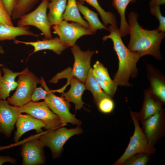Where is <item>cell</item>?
Wrapping results in <instances>:
<instances>
[{"mask_svg": "<svg viewBox=\"0 0 165 165\" xmlns=\"http://www.w3.org/2000/svg\"><path fill=\"white\" fill-rule=\"evenodd\" d=\"M14 145V144H12L10 145L6 146H0V151L8 149L10 148H11L12 147H13Z\"/></svg>", "mask_w": 165, "mask_h": 165, "instance_id": "obj_39", "label": "cell"}, {"mask_svg": "<svg viewBox=\"0 0 165 165\" xmlns=\"http://www.w3.org/2000/svg\"><path fill=\"white\" fill-rule=\"evenodd\" d=\"M4 53V51L2 47V46H0V53L3 54ZM3 65L0 64V67L3 66Z\"/></svg>", "mask_w": 165, "mask_h": 165, "instance_id": "obj_40", "label": "cell"}, {"mask_svg": "<svg viewBox=\"0 0 165 165\" xmlns=\"http://www.w3.org/2000/svg\"><path fill=\"white\" fill-rule=\"evenodd\" d=\"M147 154L139 153L129 157L123 164L124 165H145L148 160Z\"/></svg>", "mask_w": 165, "mask_h": 165, "instance_id": "obj_29", "label": "cell"}, {"mask_svg": "<svg viewBox=\"0 0 165 165\" xmlns=\"http://www.w3.org/2000/svg\"><path fill=\"white\" fill-rule=\"evenodd\" d=\"M82 3L86 2L93 6L100 14L102 20L103 24L107 27L108 24L110 25L117 24V20L115 16L110 12H106L101 6L97 0H79Z\"/></svg>", "mask_w": 165, "mask_h": 165, "instance_id": "obj_26", "label": "cell"}, {"mask_svg": "<svg viewBox=\"0 0 165 165\" xmlns=\"http://www.w3.org/2000/svg\"><path fill=\"white\" fill-rule=\"evenodd\" d=\"M61 79H67L68 80L67 84L71 85L69 90L67 92H63L61 96L68 102L73 103L76 110L81 109L84 104L82 100V96L84 91L86 90L85 83L72 76L67 71L63 72L61 75Z\"/></svg>", "mask_w": 165, "mask_h": 165, "instance_id": "obj_13", "label": "cell"}, {"mask_svg": "<svg viewBox=\"0 0 165 165\" xmlns=\"http://www.w3.org/2000/svg\"><path fill=\"white\" fill-rule=\"evenodd\" d=\"M47 95V92L41 87L35 88L32 95L31 101H38L41 99H44Z\"/></svg>", "mask_w": 165, "mask_h": 165, "instance_id": "obj_35", "label": "cell"}, {"mask_svg": "<svg viewBox=\"0 0 165 165\" xmlns=\"http://www.w3.org/2000/svg\"><path fill=\"white\" fill-rule=\"evenodd\" d=\"M92 71L93 68L91 67L84 83L86 90L91 93L94 101L97 104L102 98L109 96L106 94L101 88L93 76Z\"/></svg>", "mask_w": 165, "mask_h": 165, "instance_id": "obj_24", "label": "cell"}, {"mask_svg": "<svg viewBox=\"0 0 165 165\" xmlns=\"http://www.w3.org/2000/svg\"><path fill=\"white\" fill-rule=\"evenodd\" d=\"M67 0H53L49 2V12L47 17L51 26L55 25L63 20L62 16L65 9Z\"/></svg>", "mask_w": 165, "mask_h": 165, "instance_id": "obj_18", "label": "cell"}, {"mask_svg": "<svg viewBox=\"0 0 165 165\" xmlns=\"http://www.w3.org/2000/svg\"><path fill=\"white\" fill-rule=\"evenodd\" d=\"M49 2V0H42L33 11L23 15L19 19L17 26H34L42 32L45 38H53L51 30V26L49 22L46 13Z\"/></svg>", "mask_w": 165, "mask_h": 165, "instance_id": "obj_7", "label": "cell"}, {"mask_svg": "<svg viewBox=\"0 0 165 165\" xmlns=\"http://www.w3.org/2000/svg\"><path fill=\"white\" fill-rule=\"evenodd\" d=\"M2 70L3 73V75L2 76V79L11 83L15 82V78L19 75L29 71L27 67L21 72H13L12 70L5 67H2Z\"/></svg>", "mask_w": 165, "mask_h": 165, "instance_id": "obj_33", "label": "cell"}, {"mask_svg": "<svg viewBox=\"0 0 165 165\" xmlns=\"http://www.w3.org/2000/svg\"><path fill=\"white\" fill-rule=\"evenodd\" d=\"M109 35L102 37L103 41L111 39L119 60V67L113 80L118 86H129L130 77L135 78L138 74L137 63L141 57L138 54L132 52L124 44L117 24L110 25L108 28Z\"/></svg>", "mask_w": 165, "mask_h": 165, "instance_id": "obj_2", "label": "cell"}, {"mask_svg": "<svg viewBox=\"0 0 165 165\" xmlns=\"http://www.w3.org/2000/svg\"><path fill=\"white\" fill-rule=\"evenodd\" d=\"M20 112L29 114L43 121L46 124L44 129L47 130L56 129L62 127L60 119L48 107L46 102L31 101L21 107Z\"/></svg>", "mask_w": 165, "mask_h": 165, "instance_id": "obj_8", "label": "cell"}, {"mask_svg": "<svg viewBox=\"0 0 165 165\" xmlns=\"http://www.w3.org/2000/svg\"><path fill=\"white\" fill-rule=\"evenodd\" d=\"M49 1H51L53 0H49Z\"/></svg>", "mask_w": 165, "mask_h": 165, "instance_id": "obj_41", "label": "cell"}, {"mask_svg": "<svg viewBox=\"0 0 165 165\" xmlns=\"http://www.w3.org/2000/svg\"><path fill=\"white\" fill-rule=\"evenodd\" d=\"M53 33L59 37L67 48L74 46L77 40L81 37L92 34L89 29L75 22L68 23L63 20L53 26Z\"/></svg>", "mask_w": 165, "mask_h": 165, "instance_id": "obj_10", "label": "cell"}, {"mask_svg": "<svg viewBox=\"0 0 165 165\" xmlns=\"http://www.w3.org/2000/svg\"><path fill=\"white\" fill-rule=\"evenodd\" d=\"M149 72V90L153 95L163 102H165V84L163 78L156 73Z\"/></svg>", "mask_w": 165, "mask_h": 165, "instance_id": "obj_23", "label": "cell"}, {"mask_svg": "<svg viewBox=\"0 0 165 165\" xmlns=\"http://www.w3.org/2000/svg\"><path fill=\"white\" fill-rule=\"evenodd\" d=\"M96 105L99 110L104 113L111 112L114 108V102L110 96L102 98Z\"/></svg>", "mask_w": 165, "mask_h": 165, "instance_id": "obj_30", "label": "cell"}, {"mask_svg": "<svg viewBox=\"0 0 165 165\" xmlns=\"http://www.w3.org/2000/svg\"><path fill=\"white\" fill-rule=\"evenodd\" d=\"M18 85L15 93L7 101L10 105L21 107L31 101L32 95L40 79L31 72L18 76Z\"/></svg>", "mask_w": 165, "mask_h": 165, "instance_id": "obj_6", "label": "cell"}, {"mask_svg": "<svg viewBox=\"0 0 165 165\" xmlns=\"http://www.w3.org/2000/svg\"><path fill=\"white\" fill-rule=\"evenodd\" d=\"M40 134L32 135L21 141L20 155L22 165H40L46 163L44 148L45 146L39 139Z\"/></svg>", "mask_w": 165, "mask_h": 165, "instance_id": "obj_9", "label": "cell"}, {"mask_svg": "<svg viewBox=\"0 0 165 165\" xmlns=\"http://www.w3.org/2000/svg\"><path fill=\"white\" fill-rule=\"evenodd\" d=\"M162 115L161 111L145 120V134L149 143L152 145L158 137L161 129Z\"/></svg>", "mask_w": 165, "mask_h": 165, "instance_id": "obj_16", "label": "cell"}, {"mask_svg": "<svg viewBox=\"0 0 165 165\" xmlns=\"http://www.w3.org/2000/svg\"><path fill=\"white\" fill-rule=\"evenodd\" d=\"M165 2V0H150L149 2V5H158L164 4Z\"/></svg>", "mask_w": 165, "mask_h": 165, "instance_id": "obj_38", "label": "cell"}, {"mask_svg": "<svg viewBox=\"0 0 165 165\" xmlns=\"http://www.w3.org/2000/svg\"><path fill=\"white\" fill-rule=\"evenodd\" d=\"M160 6L158 5L150 6V12L151 14L155 16L159 21V26L156 29L160 32H165V17L161 14Z\"/></svg>", "mask_w": 165, "mask_h": 165, "instance_id": "obj_31", "label": "cell"}, {"mask_svg": "<svg viewBox=\"0 0 165 165\" xmlns=\"http://www.w3.org/2000/svg\"><path fill=\"white\" fill-rule=\"evenodd\" d=\"M134 129L129 145L123 155L114 163V165L123 164L130 157L139 153L148 155L153 153L155 151L153 146L148 143L145 133L141 128L138 115L135 113L130 112Z\"/></svg>", "mask_w": 165, "mask_h": 165, "instance_id": "obj_4", "label": "cell"}, {"mask_svg": "<svg viewBox=\"0 0 165 165\" xmlns=\"http://www.w3.org/2000/svg\"><path fill=\"white\" fill-rule=\"evenodd\" d=\"M76 3L79 12L87 21L90 27L89 29L92 34H94L98 30H108V28L100 21L98 17V13L90 9L88 7L84 6L78 1H76Z\"/></svg>", "mask_w": 165, "mask_h": 165, "instance_id": "obj_19", "label": "cell"}, {"mask_svg": "<svg viewBox=\"0 0 165 165\" xmlns=\"http://www.w3.org/2000/svg\"><path fill=\"white\" fill-rule=\"evenodd\" d=\"M38 0H16L13 10L11 17L12 20L19 19L29 11Z\"/></svg>", "mask_w": 165, "mask_h": 165, "instance_id": "obj_25", "label": "cell"}, {"mask_svg": "<svg viewBox=\"0 0 165 165\" xmlns=\"http://www.w3.org/2000/svg\"><path fill=\"white\" fill-rule=\"evenodd\" d=\"M21 113L20 107L10 105L6 100H0V133L10 138Z\"/></svg>", "mask_w": 165, "mask_h": 165, "instance_id": "obj_12", "label": "cell"}, {"mask_svg": "<svg viewBox=\"0 0 165 165\" xmlns=\"http://www.w3.org/2000/svg\"><path fill=\"white\" fill-rule=\"evenodd\" d=\"M93 69L96 75L104 80L110 81L112 80L110 77L107 69L98 61L93 65Z\"/></svg>", "mask_w": 165, "mask_h": 165, "instance_id": "obj_32", "label": "cell"}, {"mask_svg": "<svg viewBox=\"0 0 165 165\" xmlns=\"http://www.w3.org/2000/svg\"><path fill=\"white\" fill-rule=\"evenodd\" d=\"M30 35L39 37L29 30V27H15L0 24V41L5 40H14L16 37L22 35Z\"/></svg>", "mask_w": 165, "mask_h": 165, "instance_id": "obj_17", "label": "cell"}, {"mask_svg": "<svg viewBox=\"0 0 165 165\" xmlns=\"http://www.w3.org/2000/svg\"><path fill=\"white\" fill-rule=\"evenodd\" d=\"M0 69V100H6L9 96L10 92L15 90L18 85L17 82L10 83L2 78Z\"/></svg>", "mask_w": 165, "mask_h": 165, "instance_id": "obj_28", "label": "cell"}, {"mask_svg": "<svg viewBox=\"0 0 165 165\" xmlns=\"http://www.w3.org/2000/svg\"><path fill=\"white\" fill-rule=\"evenodd\" d=\"M144 93L142 112L145 120L149 117L161 111V105L159 101L154 97V96L149 89L145 90Z\"/></svg>", "mask_w": 165, "mask_h": 165, "instance_id": "obj_22", "label": "cell"}, {"mask_svg": "<svg viewBox=\"0 0 165 165\" xmlns=\"http://www.w3.org/2000/svg\"><path fill=\"white\" fill-rule=\"evenodd\" d=\"M83 132L79 126L68 129L61 127L56 129L43 132L39 136V139L45 146L49 148L51 152L53 159L59 158L62 154L63 146L66 141L72 136L81 134Z\"/></svg>", "mask_w": 165, "mask_h": 165, "instance_id": "obj_3", "label": "cell"}, {"mask_svg": "<svg viewBox=\"0 0 165 165\" xmlns=\"http://www.w3.org/2000/svg\"><path fill=\"white\" fill-rule=\"evenodd\" d=\"M137 0H112V5L117 10L120 17L119 31L122 37H124L129 34V25L125 17V11L130 3H134Z\"/></svg>", "mask_w": 165, "mask_h": 165, "instance_id": "obj_20", "label": "cell"}, {"mask_svg": "<svg viewBox=\"0 0 165 165\" xmlns=\"http://www.w3.org/2000/svg\"><path fill=\"white\" fill-rule=\"evenodd\" d=\"M8 14L11 16L16 0H2Z\"/></svg>", "mask_w": 165, "mask_h": 165, "instance_id": "obj_36", "label": "cell"}, {"mask_svg": "<svg viewBox=\"0 0 165 165\" xmlns=\"http://www.w3.org/2000/svg\"><path fill=\"white\" fill-rule=\"evenodd\" d=\"M138 14L133 11L128 15L129 34L130 37L127 48L140 57L151 55L161 60L162 57L160 47L165 36V32L159 31L156 29L148 30L143 28L138 22Z\"/></svg>", "mask_w": 165, "mask_h": 165, "instance_id": "obj_1", "label": "cell"}, {"mask_svg": "<svg viewBox=\"0 0 165 165\" xmlns=\"http://www.w3.org/2000/svg\"><path fill=\"white\" fill-rule=\"evenodd\" d=\"M71 51L74 57V62L72 69L69 68V73L72 76L84 83L91 67V60L94 51L90 50L82 51L75 44L71 47Z\"/></svg>", "mask_w": 165, "mask_h": 165, "instance_id": "obj_11", "label": "cell"}, {"mask_svg": "<svg viewBox=\"0 0 165 165\" xmlns=\"http://www.w3.org/2000/svg\"><path fill=\"white\" fill-rule=\"evenodd\" d=\"M92 75L102 90L111 97H114L118 86L113 80L108 81L101 79L95 74L93 68Z\"/></svg>", "mask_w": 165, "mask_h": 165, "instance_id": "obj_27", "label": "cell"}, {"mask_svg": "<svg viewBox=\"0 0 165 165\" xmlns=\"http://www.w3.org/2000/svg\"><path fill=\"white\" fill-rule=\"evenodd\" d=\"M14 42L16 43H21L27 45H31L34 48L32 54L37 52L48 50H51L58 55L61 54L67 48L59 37H56L50 39H43L42 40L36 42H24L15 39Z\"/></svg>", "mask_w": 165, "mask_h": 165, "instance_id": "obj_15", "label": "cell"}, {"mask_svg": "<svg viewBox=\"0 0 165 165\" xmlns=\"http://www.w3.org/2000/svg\"><path fill=\"white\" fill-rule=\"evenodd\" d=\"M16 130L15 133L13 140L14 142H18L20 138L28 131L34 130L37 134H40L43 132L42 128L46 127L45 123L42 121L33 117L26 113L20 115L16 123Z\"/></svg>", "mask_w": 165, "mask_h": 165, "instance_id": "obj_14", "label": "cell"}, {"mask_svg": "<svg viewBox=\"0 0 165 165\" xmlns=\"http://www.w3.org/2000/svg\"><path fill=\"white\" fill-rule=\"evenodd\" d=\"M62 19L63 20L78 23L86 29L89 28L88 23L82 18L80 14L76 0H68Z\"/></svg>", "mask_w": 165, "mask_h": 165, "instance_id": "obj_21", "label": "cell"}, {"mask_svg": "<svg viewBox=\"0 0 165 165\" xmlns=\"http://www.w3.org/2000/svg\"><path fill=\"white\" fill-rule=\"evenodd\" d=\"M12 20L2 0H0V24L13 26Z\"/></svg>", "mask_w": 165, "mask_h": 165, "instance_id": "obj_34", "label": "cell"}, {"mask_svg": "<svg viewBox=\"0 0 165 165\" xmlns=\"http://www.w3.org/2000/svg\"><path fill=\"white\" fill-rule=\"evenodd\" d=\"M40 80V84L47 92L44 101L52 111L59 117L62 127L66 125L68 123L80 126L82 123L81 121L69 111L70 107L69 102L64 97L57 96L54 94L47 86L43 77H41Z\"/></svg>", "mask_w": 165, "mask_h": 165, "instance_id": "obj_5", "label": "cell"}, {"mask_svg": "<svg viewBox=\"0 0 165 165\" xmlns=\"http://www.w3.org/2000/svg\"><path fill=\"white\" fill-rule=\"evenodd\" d=\"M6 162L14 164L16 163V160L9 156H0V165H2Z\"/></svg>", "mask_w": 165, "mask_h": 165, "instance_id": "obj_37", "label": "cell"}]
</instances>
